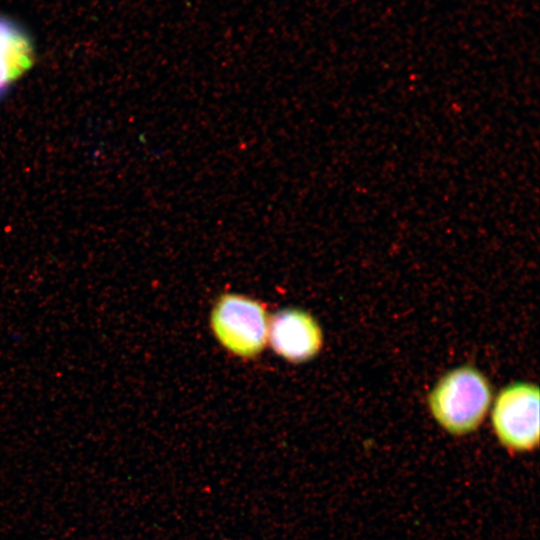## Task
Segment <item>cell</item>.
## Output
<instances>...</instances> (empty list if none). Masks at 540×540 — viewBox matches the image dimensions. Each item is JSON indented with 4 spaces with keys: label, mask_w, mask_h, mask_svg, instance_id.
<instances>
[{
    "label": "cell",
    "mask_w": 540,
    "mask_h": 540,
    "mask_svg": "<svg viewBox=\"0 0 540 540\" xmlns=\"http://www.w3.org/2000/svg\"><path fill=\"white\" fill-rule=\"evenodd\" d=\"M492 401L488 379L464 365L446 373L428 395V406L438 424L452 435H465L483 422Z\"/></svg>",
    "instance_id": "cell-1"
},
{
    "label": "cell",
    "mask_w": 540,
    "mask_h": 540,
    "mask_svg": "<svg viewBox=\"0 0 540 540\" xmlns=\"http://www.w3.org/2000/svg\"><path fill=\"white\" fill-rule=\"evenodd\" d=\"M268 341L284 359L300 363L315 357L323 346L318 322L306 311L289 308L269 318Z\"/></svg>",
    "instance_id": "cell-4"
},
{
    "label": "cell",
    "mask_w": 540,
    "mask_h": 540,
    "mask_svg": "<svg viewBox=\"0 0 540 540\" xmlns=\"http://www.w3.org/2000/svg\"><path fill=\"white\" fill-rule=\"evenodd\" d=\"M34 62V47L27 31L0 14V98Z\"/></svg>",
    "instance_id": "cell-5"
},
{
    "label": "cell",
    "mask_w": 540,
    "mask_h": 540,
    "mask_svg": "<svg viewBox=\"0 0 540 540\" xmlns=\"http://www.w3.org/2000/svg\"><path fill=\"white\" fill-rule=\"evenodd\" d=\"M492 425L510 452H529L539 444V389L518 382L505 387L492 409Z\"/></svg>",
    "instance_id": "cell-3"
},
{
    "label": "cell",
    "mask_w": 540,
    "mask_h": 540,
    "mask_svg": "<svg viewBox=\"0 0 540 540\" xmlns=\"http://www.w3.org/2000/svg\"><path fill=\"white\" fill-rule=\"evenodd\" d=\"M210 323L220 344L241 358H254L268 341L269 318L263 303L250 297L222 294L215 302Z\"/></svg>",
    "instance_id": "cell-2"
}]
</instances>
